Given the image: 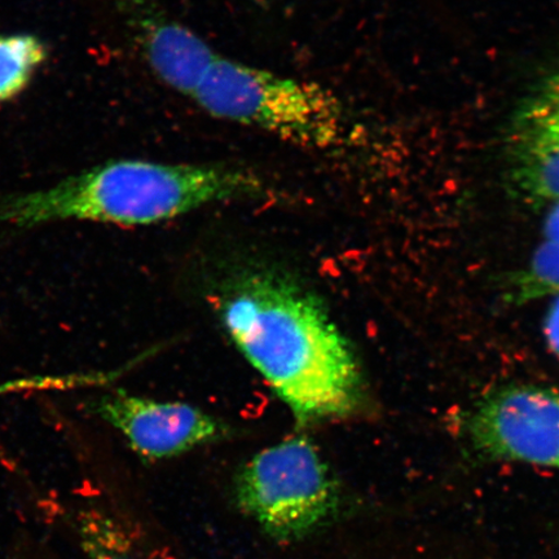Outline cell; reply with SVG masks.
<instances>
[{
  "label": "cell",
  "instance_id": "10",
  "mask_svg": "<svg viewBox=\"0 0 559 559\" xmlns=\"http://www.w3.org/2000/svg\"><path fill=\"white\" fill-rule=\"evenodd\" d=\"M548 296H559V243L545 241L510 280L508 299L521 305Z\"/></svg>",
  "mask_w": 559,
  "mask_h": 559
},
{
  "label": "cell",
  "instance_id": "6",
  "mask_svg": "<svg viewBox=\"0 0 559 559\" xmlns=\"http://www.w3.org/2000/svg\"><path fill=\"white\" fill-rule=\"evenodd\" d=\"M509 186L534 204L559 201V73L524 97L504 143Z\"/></svg>",
  "mask_w": 559,
  "mask_h": 559
},
{
  "label": "cell",
  "instance_id": "4",
  "mask_svg": "<svg viewBox=\"0 0 559 559\" xmlns=\"http://www.w3.org/2000/svg\"><path fill=\"white\" fill-rule=\"evenodd\" d=\"M239 506L277 540L302 539L330 520L338 487L317 445L293 437L257 453L236 479Z\"/></svg>",
  "mask_w": 559,
  "mask_h": 559
},
{
  "label": "cell",
  "instance_id": "9",
  "mask_svg": "<svg viewBox=\"0 0 559 559\" xmlns=\"http://www.w3.org/2000/svg\"><path fill=\"white\" fill-rule=\"evenodd\" d=\"M47 58L48 48L37 35L0 34V104L23 94Z\"/></svg>",
  "mask_w": 559,
  "mask_h": 559
},
{
  "label": "cell",
  "instance_id": "1",
  "mask_svg": "<svg viewBox=\"0 0 559 559\" xmlns=\"http://www.w3.org/2000/svg\"><path fill=\"white\" fill-rule=\"evenodd\" d=\"M218 313L230 341L302 425L353 415L361 374L323 304L275 270L229 278Z\"/></svg>",
  "mask_w": 559,
  "mask_h": 559
},
{
  "label": "cell",
  "instance_id": "12",
  "mask_svg": "<svg viewBox=\"0 0 559 559\" xmlns=\"http://www.w3.org/2000/svg\"><path fill=\"white\" fill-rule=\"evenodd\" d=\"M131 361L122 368L62 376H32L0 381V396L31 393V391H68L76 389L109 386L135 367Z\"/></svg>",
  "mask_w": 559,
  "mask_h": 559
},
{
  "label": "cell",
  "instance_id": "2",
  "mask_svg": "<svg viewBox=\"0 0 559 559\" xmlns=\"http://www.w3.org/2000/svg\"><path fill=\"white\" fill-rule=\"evenodd\" d=\"M264 188L260 175L240 166L116 159L46 190L0 198V226L67 221L151 226L216 202L261 198Z\"/></svg>",
  "mask_w": 559,
  "mask_h": 559
},
{
  "label": "cell",
  "instance_id": "13",
  "mask_svg": "<svg viewBox=\"0 0 559 559\" xmlns=\"http://www.w3.org/2000/svg\"><path fill=\"white\" fill-rule=\"evenodd\" d=\"M544 335L550 352L559 358V296L555 297L545 317Z\"/></svg>",
  "mask_w": 559,
  "mask_h": 559
},
{
  "label": "cell",
  "instance_id": "3",
  "mask_svg": "<svg viewBox=\"0 0 559 559\" xmlns=\"http://www.w3.org/2000/svg\"><path fill=\"white\" fill-rule=\"evenodd\" d=\"M191 100L219 120L267 132L304 148H330L345 130L344 107L330 90L222 55Z\"/></svg>",
  "mask_w": 559,
  "mask_h": 559
},
{
  "label": "cell",
  "instance_id": "14",
  "mask_svg": "<svg viewBox=\"0 0 559 559\" xmlns=\"http://www.w3.org/2000/svg\"><path fill=\"white\" fill-rule=\"evenodd\" d=\"M545 241L559 243V201L550 205L544 222Z\"/></svg>",
  "mask_w": 559,
  "mask_h": 559
},
{
  "label": "cell",
  "instance_id": "5",
  "mask_svg": "<svg viewBox=\"0 0 559 559\" xmlns=\"http://www.w3.org/2000/svg\"><path fill=\"white\" fill-rule=\"evenodd\" d=\"M485 456L559 471V390L508 386L474 405L466 423Z\"/></svg>",
  "mask_w": 559,
  "mask_h": 559
},
{
  "label": "cell",
  "instance_id": "8",
  "mask_svg": "<svg viewBox=\"0 0 559 559\" xmlns=\"http://www.w3.org/2000/svg\"><path fill=\"white\" fill-rule=\"evenodd\" d=\"M123 4L140 50L153 73L167 87L192 99L221 55L151 0H123Z\"/></svg>",
  "mask_w": 559,
  "mask_h": 559
},
{
  "label": "cell",
  "instance_id": "11",
  "mask_svg": "<svg viewBox=\"0 0 559 559\" xmlns=\"http://www.w3.org/2000/svg\"><path fill=\"white\" fill-rule=\"evenodd\" d=\"M76 527L87 559H136L122 530L102 510H83Z\"/></svg>",
  "mask_w": 559,
  "mask_h": 559
},
{
  "label": "cell",
  "instance_id": "7",
  "mask_svg": "<svg viewBox=\"0 0 559 559\" xmlns=\"http://www.w3.org/2000/svg\"><path fill=\"white\" fill-rule=\"evenodd\" d=\"M91 409L144 460L178 456L221 435L218 421L194 405L150 400L124 390L97 397Z\"/></svg>",
  "mask_w": 559,
  "mask_h": 559
}]
</instances>
